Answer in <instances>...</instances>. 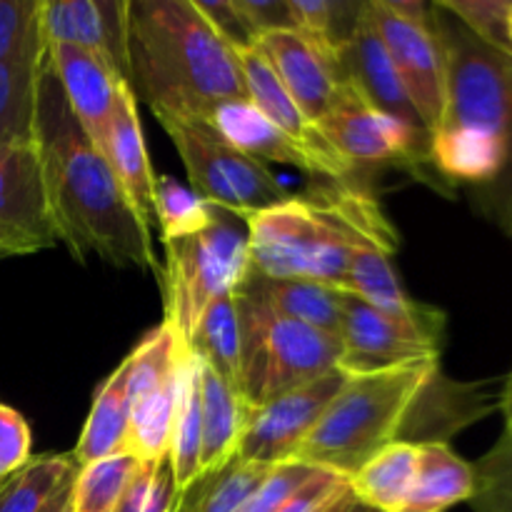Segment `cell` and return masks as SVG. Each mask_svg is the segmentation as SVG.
Wrapping results in <instances>:
<instances>
[{
	"label": "cell",
	"mask_w": 512,
	"mask_h": 512,
	"mask_svg": "<svg viewBox=\"0 0 512 512\" xmlns=\"http://www.w3.org/2000/svg\"><path fill=\"white\" fill-rule=\"evenodd\" d=\"M355 503H358V500L353 498V493H345L343 498H338L335 503H330L328 508H323L320 512H350L355 508Z\"/></svg>",
	"instance_id": "bcb514c9"
},
{
	"label": "cell",
	"mask_w": 512,
	"mask_h": 512,
	"mask_svg": "<svg viewBox=\"0 0 512 512\" xmlns=\"http://www.w3.org/2000/svg\"><path fill=\"white\" fill-rule=\"evenodd\" d=\"M365 3L345 0H290L295 28L333 53H343L363 15Z\"/></svg>",
	"instance_id": "836d02e7"
},
{
	"label": "cell",
	"mask_w": 512,
	"mask_h": 512,
	"mask_svg": "<svg viewBox=\"0 0 512 512\" xmlns=\"http://www.w3.org/2000/svg\"><path fill=\"white\" fill-rule=\"evenodd\" d=\"M190 353L208 365L213 373L228 380L238 388L240 380V323L235 308V293L215 300L200 318L193 340L188 345Z\"/></svg>",
	"instance_id": "f546056e"
},
{
	"label": "cell",
	"mask_w": 512,
	"mask_h": 512,
	"mask_svg": "<svg viewBox=\"0 0 512 512\" xmlns=\"http://www.w3.org/2000/svg\"><path fill=\"white\" fill-rule=\"evenodd\" d=\"M48 60L63 88L68 108L95 148L103 153L113 123L115 103L125 80L98 55L65 43L48 45Z\"/></svg>",
	"instance_id": "ac0fdd59"
},
{
	"label": "cell",
	"mask_w": 512,
	"mask_h": 512,
	"mask_svg": "<svg viewBox=\"0 0 512 512\" xmlns=\"http://www.w3.org/2000/svg\"><path fill=\"white\" fill-rule=\"evenodd\" d=\"M233 215L218 210L210 228L180 240H165L163 283L165 320L183 348L193 340L205 310L223 295L235 293L250 270L248 230Z\"/></svg>",
	"instance_id": "52a82bcc"
},
{
	"label": "cell",
	"mask_w": 512,
	"mask_h": 512,
	"mask_svg": "<svg viewBox=\"0 0 512 512\" xmlns=\"http://www.w3.org/2000/svg\"><path fill=\"white\" fill-rule=\"evenodd\" d=\"M418 445L393 443L348 478L353 498L375 512H400L418 473Z\"/></svg>",
	"instance_id": "484cf974"
},
{
	"label": "cell",
	"mask_w": 512,
	"mask_h": 512,
	"mask_svg": "<svg viewBox=\"0 0 512 512\" xmlns=\"http://www.w3.org/2000/svg\"><path fill=\"white\" fill-rule=\"evenodd\" d=\"M345 378L348 375L333 370L313 383L300 385L260 408H253L235 460L260 465V468L293 463V455L323 418L325 408L333 403Z\"/></svg>",
	"instance_id": "5bb4252c"
},
{
	"label": "cell",
	"mask_w": 512,
	"mask_h": 512,
	"mask_svg": "<svg viewBox=\"0 0 512 512\" xmlns=\"http://www.w3.org/2000/svg\"><path fill=\"white\" fill-rule=\"evenodd\" d=\"M130 88L155 118L208 120L220 105L248 100L235 50L193 0H130Z\"/></svg>",
	"instance_id": "7a4b0ae2"
},
{
	"label": "cell",
	"mask_w": 512,
	"mask_h": 512,
	"mask_svg": "<svg viewBox=\"0 0 512 512\" xmlns=\"http://www.w3.org/2000/svg\"><path fill=\"white\" fill-rule=\"evenodd\" d=\"M350 512H375V510H370V508H365V505L355 503V508H353V510H350Z\"/></svg>",
	"instance_id": "7dc6e473"
},
{
	"label": "cell",
	"mask_w": 512,
	"mask_h": 512,
	"mask_svg": "<svg viewBox=\"0 0 512 512\" xmlns=\"http://www.w3.org/2000/svg\"><path fill=\"white\" fill-rule=\"evenodd\" d=\"M233 5L253 40L275 30L295 28L290 0H233Z\"/></svg>",
	"instance_id": "b9f144b4"
},
{
	"label": "cell",
	"mask_w": 512,
	"mask_h": 512,
	"mask_svg": "<svg viewBox=\"0 0 512 512\" xmlns=\"http://www.w3.org/2000/svg\"><path fill=\"white\" fill-rule=\"evenodd\" d=\"M193 3L230 48H248V45H253V35L245 28L233 0H193Z\"/></svg>",
	"instance_id": "7bdbcfd3"
},
{
	"label": "cell",
	"mask_w": 512,
	"mask_h": 512,
	"mask_svg": "<svg viewBox=\"0 0 512 512\" xmlns=\"http://www.w3.org/2000/svg\"><path fill=\"white\" fill-rule=\"evenodd\" d=\"M368 10L420 123L433 135L448 98L445 55L433 25V5L370 0Z\"/></svg>",
	"instance_id": "30bf717a"
},
{
	"label": "cell",
	"mask_w": 512,
	"mask_h": 512,
	"mask_svg": "<svg viewBox=\"0 0 512 512\" xmlns=\"http://www.w3.org/2000/svg\"><path fill=\"white\" fill-rule=\"evenodd\" d=\"M270 468L233 460L215 473H203L178 490L170 512H243Z\"/></svg>",
	"instance_id": "83f0119b"
},
{
	"label": "cell",
	"mask_w": 512,
	"mask_h": 512,
	"mask_svg": "<svg viewBox=\"0 0 512 512\" xmlns=\"http://www.w3.org/2000/svg\"><path fill=\"white\" fill-rule=\"evenodd\" d=\"M233 50L235 58H238L240 63V70H243L248 103L253 105L263 118H268L270 123L278 125L283 133H288L290 138H293L295 143L303 145V148L313 150V153L323 155V158L345 160L325 143L318 125L310 123V120L300 113V108L293 103V98H290V93L285 90V85L280 83L275 70L270 68V63L260 55V50L255 48V45ZM345 163H348V160H345Z\"/></svg>",
	"instance_id": "603a6c76"
},
{
	"label": "cell",
	"mask_w": 512,
	"mask_h": 512,
	"mask_svg": "<svg viewBox=\"0 0 512 512\" xmlns=\"http://www.w3.org/2000/svg\"><path fill=\"white\" fill-rule=\"evenodd\" d=\"M433 25L443 45L448 75L440 125L473 130L505 150L508 173L488 218L512 235V55L475 38L438 3H433Z\"/></svg>",
	"instance_id": "5b68a950"
},
{
	"label": "cell",
	"mask_w": 512,
	"mask_h": 512,
	"mask_svg": "<svg viewBox=\"0 0 512 512\" xmlns=\"http://www.w3.org/2000/svg\"><path fill=\"white\" fill-rule=\"evenodd\" d=\"M318 130L325 143L350 165H398L418 173V178H425L423 168H433L428 130L380 113L365 100H355L330 113L320 120Z\"/></svg>",
	"instance_id": "4fadbf2b"
},
{
	"label": "cell",
	"mask_w": 512,
	"mask_h": 512,
	"mask_svg": "<svg viewBox=\"0 0 512 512\" xmlns=\"http://www.w3.org/2000/svg\"><path fill=\"white\" fill-rule=\"evenodd\" d=\"M208 120L230 145H235L240 153L250 155V158L263 165H290V168H298L308 175H318V178L330 180V183H345L355 173V165L345 163V160L323 158V155L295 143L278 125L263 118L248 100L220 105Z\"/></svg>",
	"instance_id": "e0dca14e"
},
{
	"label": "cell",
	"mask_w": 512,
	"mask_h": 512,
	"mask_svg": "<svg viewBox=\"0 0 512 512\" xmlns=\"http://www.w3.org/2000/svg\"><path fill=\"white\" fill-rule=\"evenodd\" d=\"M130 0H50L40 5L45 45L65 43L98 55L130 85Z\"/></svg>",
	"instance_id": "2e32d148"
},
{
	"label": "cell",
	"mask_w": 512,
	"mask_h": 512,
	"mask_svg": "<svg viewBox=\"0 0 512 512\" xmlns=\"http://www.w3.org/2000/svg\"><path fill=\"white\" fill-rule=\"evenodd\" d=\"M318 468H308L300 463H283L268 470L263 483L258 485L250 500L245 503L243 512H275L310 475Z\"/></svg>",
	"instance_id": "ab89813d"
},
{
	"label": "cell",
	"mask_w": 512,
	"mask_h": 512,
	"mask_svg": "<svg viewBox=\"0 0 512 512\" xmlns=\"http://www.w3.org/2000/svg\"><path fill=\"white\" fill-rule=\"evenodd\" d=\"M165 128L188 173L190 188L213 208L250 218L270 205L288 198V190L250 155L230 145L210 120L200 118H155Z\"/></svg>",
	"instance_id": "ba28073f"
},
{
	"label": "cell",
	"mask_w": 512,
	"mask_h": 512,
	"mask_svg": "<svg viewBox=\"0 0 512 512\" xmlns=\"http://www.w3.org/2000/svg\"><path fill=\"white\" fill-rule=\"evenodd\" d=\"M438 373L440 360H425L345 378L293 463L348 480L388 445L410 443L415 408Z\"/></svg>",
	"instance_id": "277c9868"
},
{
	"label": "cell",
	"mask_w": 512,
	"mask_h": 512,
	"mask_svg": "<svg viewBox=\"0 0 512 512\" xmlns=\"http://www.w3.org/2000/svg\"><path fill=\"white\" fill-rule=\"evenodd\" d=\"M175 498L168 463H140L115 512H170Z\"/></svg>",
	"instance_id": "74e56055"
},
{
	"label": "cell",
	"mask_w": 512,
	"mask_h": 512,
	"mask_svg": "<svg viewBox=\"0 0 512 512\" xmlns=\"http://www.w3.org/2000/svg\"><path fill=\"white\" fill-rule=\"evenodd\" d=\"M33 435L18 410L0 403V488L33 460Z\"/></svg>",
	"instance_id": "f35d334b"
},
{
	"label": "cell",
	"mask_w": 512,
	"mask_h": 512,
	"mask_svg": "<svg viewBox=\"0 0 512 512\" xmlns=\"http://www.w3.org/2000/svg\"><path fill=\"white\" fill-rule=\"evenodd\" d=\"M235 293L258 300L260 305L283 318L298 320V323L340 338L345 305V293L340 288L313 283V280L265 278L250 268Z\"/></svg>",
	"instance_id": "44dd1931"
},
{
	"label": "cell",
	"mask_w": 512,
	"mask_h": 512,
	"mask_svg": "<svg viewBox=\"0 0 512 512\" xmlns=\"http://www.w3.org/2000/svg\"><path fill=\"white\" fill-rule=\"evenodd\" d=\"M185 353L188 348L175 340L168 325H158L128 355L130 415L125 453L140 463H163L168 458Z\"/></svg>",
	"instance_id": "9c48e42d"
},
{
	"label": "cell",
	"mask_w": 512,
	"mask_h": 512,
	"mask_svg": "<svg viewBox=\"0 0 512 512\" xmlns=\"http://www.w3.org/2000/svg\"><path fill=\"white\" fill-rule=\"evenodd\" d=\"M253 45L268 60L310 123L318 125L335 110L363 100L355 93L340 55L298 28L265 33L255 38Z\"/></svg>",
	"instance_id": "7c38bea8"
},
{
	"label": "cell",
	"mask_w": 512,
	"mask_h": 512,
	"mask_svg": "<svg viewBox=\"0 0 512 512\" xmlns=\"http://www.w3.org/2000/svg\"><path fill=\"white\" fill-rule=\"evenodd\" d=\"M240 323L238 390L250 408L338 370L340 338L235 293Z\"/></svg>",
	"instance_id": "8992f818"
},
{
	"label": "cell",
	"mask_w": 512,
	"mask_h": 512,
	"mask_svg": "<svg viewBox=\"0 0 512 512\" xmlns=\"http://www.w3.org/2000/svg\"><path fill=\"white\" fill-rule=\"evenodd\" d=\"M40 5V0H0V60L45 55Z\"/></svg>",
	"instance_id": "d590c367"
},
{
	"label": "cell",
	"mask_w": 512,
	"mask_h": 512,
	"mask_svg": "<svg viewBox=\"0 0 512 512\" xmlns=\"http://www.w3.org/2000/svg\"><path fill=\"white\" fill-rule=\"evenodd\" d=\"M475 488L468 500L473 512H512V438L498 443L473 465Z\"/></svg>",
	"instance_id": "e575fe53"
},
{
	"label": "cell",
	"mask_w": 512,
	"mask_h": 512,
	"mask_svg": "<svg viewBox=\"0 0 512 512\" xmlns=\"http://www.w3.org/2000/svg\"><path fill=\"white\" fill-rule=\"evenodd\" d=\"M128 380H130V360L125 358L113 373L108 375L103 385L95 393L90 405L88 420L83 425L78 445L73 450L75 468L95 463L108 455L125 453V435H128Z\"/></svg>",
	"instance_id": "d4e9b609"
},
{
	"label": "cell",
	"mask_w": 512,
	"mask_h": 512,
	"mask_svg": "<svg viewBox=\"0 0 512 512\" xmlns=\"http://www.w3.org/2000/svg\"><path fill=\"white\" fill-rule=\"evenodd\" d=\"M200 363V360H198ZM253 408L240 390L200 363V418H203V448H200V475L215 473L235 460L240 438Z\"/></svg>",
	"instance_id": "7402d4cb"
},
{
	"label": "cell",
	"mask_w": 512,
	"mask_h": 512,
	"mask_svg": "<svg viewBox=\"0 0 512 512\" xmlns=\"http://www.w3.org/2000/svg\"><path fill=\"white\" fill-rule=\"evenodd\" d=\"M345 493H350L348 480L328 470H315L275 512H320Z\"/></svg>",
	"instance_id": "60d3db41"
},
{
	"label": "cell",
	"mask_w": 512,
	"mask_h": 512,
	"mask_svg": "<svg viewBox=\"0 0 512 512\" xmlns=\"http://www.w3.org/2000/svg\"><path fill=\"white\" fill-rule=\"evenodd\" d=\"M498 408L505 418V435L512 438V370L505 375L503 380V388H500V400H498Z\"/></svg>",
	"instance_id": "ee69618b"
},
{
	"label": "cell",
	"mask_w": 512,
	"mask_h": 512,
	"mask_svg": "<svg viewBox=\"0 0 512 512\" xmlns=\"http://www.w3.org/2000/svg\"><path fill=\"white\" fill-rule=\"evenodd\" d=\"M40 58L0 60V145H33Z\"/></svg>",
	"instance_id": "f1b7e54d"
},
{
	"label": "cell",
	"mask_w": 512,
	"mask_h": 512,
	"mask_svg": "<svg viewBox=\"0 0 512 512\" xmlns=\"http://www.w3.org/2000/svg\"><path fill=\"white\" fill-rule=\"evenodd\" d=\"M65 512H70V505H68V510H65Z\"/></svg>",
	"instance_id": "681fc988"
},
{
	"label": "cell",
	"mask_w": 512,
	"mask_h": 512,
	"mask_svg": "<svg viewBox=\"0 0 512 512\" xmlns=\"http://www.w3.org/2000/svg\"><path fill=\"white\" fill-rule=\"evenodd\" d=\"M508 28H510V40H512V5H510V13H508Z\"/></svg>",
	"instance_id": "c3c4849f"
},
{
	"label": "cell",
	"mask_w": 512,
	"mask_h": 512,
	"mask_svg": "<svg viewBox=\"0 0 512 512\" xmlns=\"http://www.w3.org/2000/svg\"><path fill=\"white\" fill-rule=\"evenodd\" d=\"M445 313L430 320H400L345 293L338 370L348 378L440 360Z\"/></svg>",
	"instance_id": "8fae6325"
},
{
	"label": "cell",
	"mask_w": 512,
	"mask_h": 512,
	"mask_svg": "<svg viewBox=\"0 0 512 512\" xmlns=\"http://www.w3.org/2000/svg\"><path fill=\"white\" fill-rule=\"evenodd\" d=\"M250 268L265 278L313 280L343 290L360 248H398V233L368 190L325 183L243 220Z\"/></svg>",
	"instance_id": "3957f363"
},
{
	"label": "cell",
	"mask_w": 512,
	"mask_h": 512,
	"mask_svg": "<svg viewBox=\"0 0 512 512\" xmlns=\"http://www.w3.org/2000/svg\"><path fill=\"white\" fill-rule=\"evenodd\" d=\"M35 145L60 243L83 263L95 255L115 268H138L160 278L153 230L140 220L105 155L85 135L45 50L38 80Z\"/></svg>",
	"instance_id": "6da1fadb"
},
{
	"label": "cell",
	"mask_w": 512,
	"mask_h": 512,
	"mask_svg": "<svg viewBox=\"0 0 512 512\" xmlns=\"http://www.w3.org/2000/svg\"><path fill=\"white\" fill-rule=\"evenodd\" d=\"M418 453V473L400 512H445L473 498V465L448 443H420Z\"/></svg>",
	"instance_id": "cb8c5ba5"
},
{
	"label": "cell",
	"mask_w": 512,
	"mask_h": 512,
	"mask_svg": "<svg viewBox=\"0 0 512 512\" xmlns=\"http://www.w3.org/2000/svg\"><path fill=\"white\" fill-rule=\"evenodd\" d=\"M200 448H203V418H200V363L193 353H185L180 373V393L170 428L168 463L175 493L185 490L200 475Z\"/></svg>",
	"instance_id": "4316f807"
},
{
	"label": "cell",
	"mask_w": 512,
	"mask_h": 512,
	"mask_svg": "<svg viewBox=\"0 0 512 512\" xmlns=\"http://www.w3.org/2000/svg\"><path fill=\"white\" fill-rule=\"evenodd\" d=\"M73 475L70 455H38L0 488V512H40Z\"/></svg>",
	"instance_id": "1f68e13d"
},
{
	"label": "cell",
	"mask_w": 512,
	"mask_h": 512,
	"mask_svg": "<svg viewBox=\"0 0 512 512\" xmlns=\"http://www.w3.org/2000/svg\"><path fill=\"white\" fill-rule=\"evenodd\" d=\"M218 218V208L200 198L193 188H185L170 175H155V225L160 238L180 240L210 228Z\"/></svg>",
	"instance_id": "d6a6232c"
},
{
	"label": "cell",
	"mask_w": 512,
	"mask_h": 512,
	"mask_svg": "<svg viewBox=\"0 0 512 512\" xmlns=\"http://www.w3.org/2000/svg\"><path fill=\"white\" fill-rule=\"evenodd\" d=\"M443 10L460 20L475 38L490 48L512 55V40L508 28V0H438Z\"/></svg>",
	"instance_id": "8d00e7d4"
},
{
	"label": "cell",
	"mask_w": 512,
	"mask_h": 512,
	"mask_svg": "<svg viewBox=\"0 0 512 512\" xmlns=\"http://www.w3.org/2000/svg\"><path fill=\"white\" fill-rule=\"evenodd\" d=\"M340 60H343V68L348 73L350 83H353L355 93L365 103L373 105L380 113L393 115V118L413 125V128L425 130L408 93H405L403 83H400L398 70H395L393 60L385 50L383 38H380L373 18H370L368 3H365L363 15L355 25L353 38L348 40L345 50L340 53Z\"/></svg>",
	"instance_id": "d6986e66"
},
{
	"label": "cell",
	"mask_w": 512,
	"mask_h": 512,
	"mask_svg": "<svg viewBox=\"0 0 512 512\" xmlns=\"http://www.w3.org/2000/svg\"><path fill=\"white\" fill-rule=\"evenodd\" d=\"M75 478V475H73ZM70 485H73V480H70V483H65L63 488L58 490V493L53 495V500H50L48 505H45L43 510L40 512H65L68 510V505H70Z\"/></svg>",
	"instance_id": "f6af8a7d"
},
{
	"label": "cell",
	"mask_w": 512,
	"mask_h": 512,
	"mask_svg": "<svg viewBox=\"0 0 512 512\" xmlns=\"http://www.w3.org/2000/svg\"><path fill=\"white\" fill-rule=\"evenodd\" d=\"M105 160L113 168L115 180L123 188L135 213L153 230L155 225V173L145 150V135L138 118V98L128 83L120 88L110 123L108 143L103 148Z\"/></svg>",
	"instance_id": "ffe728a7"
},
{
	"label": "cell",
	"mask_w": 512,
	"mask_h": 512,
	"mask_svg": "<svg viewBox=\"0 0 512 512\" xmlns=\"http://www.w3.org/2000/svg\"><path fill=\"white\" fill-rule=\"evenodd\" d=\"M138 468L140 460L128 453L108 455L75 468L70 485V512H115Z\"/></svg>",
	"instance_id": "4dcf8cb0"
},
{
	"label": "cell",
	"mask_w": 512,
	"mask_h": 512,
	"mask_svg": "<svg viewBox=\"0 0 512 512\" xmlns=\"http://www.w3.org/2000/svg\"><path fill=\"white\" fill-rule=\"evenodd\" d=\"M58 240L38 145H0V258L53 248Z\"/></svg>",
	"instance_id": "9a60e30c"
}]
</instances>
